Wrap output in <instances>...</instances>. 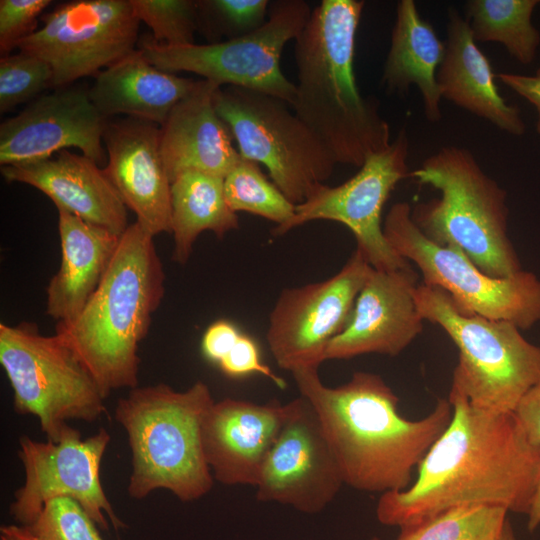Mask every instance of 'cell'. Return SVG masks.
I'll return each instance as SVG.
<instances>
[{"mask_svg":"<svg viewBox=\"0 0 540 540\" xmlns=\"http://www.w3.org/2000/svg\"><path fill=\"white\" fill-rule=\"evenodd\" d=\"M452 418L417 467L415 481L382 493L377 519L399 528L445 510L492 505L526 514L540 473V447L513 413L478 408L451 385Z\"/></svg>","mask_w":540,"mask_h":540,"instance_id":"cell-1","label":"cell"},{"mask_svg":"<svg viewBox=\"0 0 540 540\" xmlns=\"http://www.w3.org/2000/svg\"><path fill=\"white\" fill-rule=\"evenodd\" d=\"M300 396L315 409L344 484L366 492L401 491L448 426L447 398L418 420L403 417L399 398L375 373L358 371L337 387L323 384L318 369L291 372Z\"/></svg>","mask_w":540,"mask_h":540,"instance_id":"cell-2","label":"cell"},{"mask_svg":"<svg viewBox=\"0 0 540 540\" xmlns=\"http://www.w3.org/2000/svg\"><path fill=\"white\" fill-rule=\"evenodd\" d=\"M365 2L322 0L294 40V113L337 164L361 167L391 143L374 99L361 95L354 73L355 40Z\"/></svg>","mask_w":540,"mask_h":540,"instance_id":"cell-3","label":"cell"},{"mask_svg":"<svg viewBox=\"0 0 540 540\" xmlns=\"http://www.w3.org/2000/svg\"><path fill=\"white\" fill-rule=\"evenodd\" d=\"M153 236L129 225L96 291L57 334L88 368L105 399L138 387L139 345L165 294V272Z\"/></svg>","mask_w":540,"mask_h":540,"instance_id":"cell-4","label":"cell"},{"mask_svg":"<svg viewBox=\"0 0 540 540\" xmlns=\"http://www.w3.org/2000/svg\"><path fill=\"white\" fill-rule=\"evenodd\" d=\"M214 402L202 381L184 391L164 383L136 387L118 400L114 416L127 433L132 458L130 497L143 499L166 489L190 502L212 489L201 431Z\"/></svg>","mask_w":540,"mask_h":540,"instance_id":"cell-5","label":"cell"},{"mask_svg":"<svg viewBox=\"0 0 540 540\" xmlns=\"http://www.w3.org/2000/svg\"><path fill=\"white\" fill-rule=\"evenodd\" d=\"M409 177L440 193L411 211L426 237L459 248L491 277L504 278L522 270L508 235L506 191L483 171L471 151L442 147Z\"/></svg>","mask_w":540,"mask_h":540,"instance_id":"cell-6","label":"cell"},{"mask_svg":"<svg viewBox=\"0 0 540 540\" xmlns=\"http://www.w3.org/2000/svg\"><path fill=\"white\" fill-rule=\"evenodd\" d=\"M415 301L424 321L441 327L458 348L452 385L478 408L513 413L540 381V346L511 322L461 312L438 287L419 284Z\"/></svg>","mask_w":540,"mask_h":540,"instance_id":"cell-7","label":"cell"},{"mask_svg":"<svg viewBox=\"0 0 540 540\" xmlns=\"http://www.w3.org/2000/svg\"><path fill=\"white\" fill-rule=\"evenodd\" d=\"M0 363L15 411L37 417L48 440L57 442L68 420L94 422L106 412L96 380L57 334L42 335L27 322L1 323Z\"/></svg>","mask_w":540,"mask_h":540,"instance_id":"cell-8","label":"cell"},{"mask_svg":"<svg viewBox=\"0 0 540 540\" xmlns=\"http://www.w3.org/2000/svg\"><path fill=\"white\" fill-rule=\"evenodd\" d=\"M214 105L239 155L265 166L271 181L294 205L333 174L337 163L332 155L285 101L224 86L215 91Z\"/></svg>","mask_w":540,"mask_h":540,"instance_id":"cell-9","label":"cell"},{"mask_svg":"<svg viewBox=\"0 0 540 540\" xmlns=\"http://www.w3.org/2000/svg\"><path fill=\"white\" fill-rule=\"evenodd\" d=\"M407 202L392 205L383 232L396 253L413 263L423 284L445 291L465 313L515 324L521 330L540 321V278L521 271L504 278L480 270L457 247L443 246L426 237L411 216Z\"/></svg>","mask_w":540,"mask_h":540,"instance_id":"cell-10","label":"cell"},{"mask_svg":"<svg viewBox=\"0 0 540 540\" xmlns=\"http://www.w3.org/2000/svg\"><path fill=\"white\" fill-rule=\"evenodd\" d=\"M311 12L304 0H277L270 3L266 23L249 35L216 43L179 46L146 37L139 49L148 62L160 70L194 73L219 87L258 91L291 106L296 86L282 72L281 54L286 44L302 32Z\"/></svg>","mask_w":540,"mask_h":540,"instance_id":"cell-11","label":"cell"},{"mask_svg":"<svg viewBox=\"0 0 540 540\" xmlns=\"http://www.w3.org/2000/svg\"><path fill=\"white\" fill-rule=\"evenodd\" d=\"M42 27L16 48L47 62L52 87L99 73L135 49L140 21L130 0H74L41 16Z\"/></svg>","mask_w":540,"mask_h":540,"instance_id":"cell-12","label":"cell"},{"mask_svg":"<svg viewBox=\"0 0 540 540\" xmlns=\"http://www.w3.org/2000/svg\"><path fill=\"white\" fill-rule=\"evenodd\" d=\"M409 140L401 130L389 146L369 155L359 171L338 186L318 185L307 199L295 206L293 217L274 227L275 236L315 220L345 225L359 249L376 270L390 271L409 264L388 243L383 232L382 211L391 192L409 177Z\"/></svg>","mask_w":540,"mask_h":540,"instance_id":"cell-13","label":"cell"},{"mask_svg":"<svg viewBox=\"0 0 540 540\" xmlns=\"http://www.w3.org/2000/svg\"><path fill=\"white\" fill-rule=\"evenodd\" d=\"M110 434L100 428L82 439L80 432L67 425L57 442L19 438L18 457L25 480L14 493L10 515L23 526L30 525L47 501L56 497L76 500L102 530L126 527L104 492L100 479L103 455Z\"/></svg>","mask_w":540,"mask_h":540,"instance_id":"cell-14","label":"cell"},{"mask_svg":"<svg viewBox=\"0 0 540 540\" xmlns=\"http://www.w3.org/2000/svg\"><path fill=\"white\" fill-rule=\"evenodd\" d=\"M372 270L356 248L328 279L280 293L269 315L266 341L281 369L319 368L330 342L346 327Z\"/></svg>","mask_w":540,"mask_h":540,"instance_id":"cell-15","label":"cell"},{"mask_svg":"<svg viewBox=\"0 0 540 540\" xmlns=\"http://www.w3.org/2000/svg\"><path fill=\"white\" fill-rule=\"evenodd\" d=\"M286 408L283 426L261 470L256 498L316 514L344 482L313 406L300 396Z\"/></svg>","mask_w":540,"mask_h":540,"instance_id":"cell-16","label":"cell"},{"mask_svg":"<svg viewBox=\"0 0 540 540\" xmlns=\"http://www.w3.org/2000/svg\"><path fill=\"white\" fill-rule=\"evenodd\" d=\"M107 123L88 92L56 89L1 123L0 164L39 160L69 147L79 148L98 165L105 164L103 133Z\"/></svg>","mask_w":540,"mask_h":540,"instance_id":"cell-17","label":"cell"},{"mask_svg":"<svg viewBox=\"0 0 540 540\" xmlns=\"http://www.w3.org/2000/svg\"><path fill=\"white\" fill-rule=\"evenodd\" d=\"M418 285L411 263L390 271L373 268L346 327L330 342L325 360L371 353L394 357L404 351L424 327L415 301Z\"/></svg>","mask_w":540,"mask_h":540,"instance_id":"cell-18","label":"cell"},{"mask_svg":"<svg viewBox=\"0 0 540 540\" xmlns=\"http://www.w3.org/2000/svg\"><path fill=\"white\" fill-rule=\"evenodd\" d=\"M103 168L136 222L155 237L171 232V182L160 153V126L127 117L108 122Z\"/></svg>","mask_w":540,"mask_h":540,"instance_id":"cell-19","label":"cell"},{"mask_svg":"<svg viewBox=\"0 0 540 540\" xmlns=\"http://www.w3.org/2000/svg\"><path fill=\"white\" fill-rule=\"evenodd\" d=\"M286 404L225 398L214 402L202 423V446L215 480L258 484L261 470L286 418Z\"/></svg>","mask_w":540,"mask_h":540,"instance_id":"cell-20","label":"cell"},{"mask_svg":"<svg viewBox=\"0 0 540 540\" xmlns=\"http://www.w3.org/2000/svg\"><path fill=\"white\" fill-rule=\"evenodd\" d=\"M8 182L25 183L48 196L57 209L121 236L128 228L127 207L103 169L68 149L50 157L1 166Z\"/></svg>","mask_w":540,"mask_h":540,"instance_id":"cell-21","label":"cell"},{"mask_svg":"<svg viewBox=\"0 0 540 540\" xmlns=\"http://www.w3.org/2000/svg\"><path fill=\"white\" fill-rule=\"evenodd\" d=\"M218 88L197 80L160 126V153L170 182L189 170L224 178L240 159L231 131L215 109Z\"/></svg>","mask_w":540,"mask_h":540,"instance_id":"cell-22","label":"cell"},{"mask_svg":"<svg viewBox=\"0 0 540 540\" xmlns=\"http://www.w3.org/2000/svg\"><path fill=\"white\" fill-rule=\"evenodd\" d=\"M492 65L477 46L466 18L448 11L447 38L437 82L442 98L514 136L525 133L520 109L501 96Z\"/></svg>","mask_w":540,"mask_h":540,"instance_id":"cell-23","label":"cell"},{"mask_svg":"<svg viewBox=\"0 0 540 540\" xmlns=\"http://www.w3.org/2000/svg\"><path fill=\"white\" fill-rule=\"evenodd\" d=\"M58 210L61 262L47 287L46 313L57 323L74 320L103 279L121 236Z\"/></svg>","mask_w":540,"mask_h":540,"instance_id":"cell-24","label":"cell"},{"mask_svg":"<svg viewBox=\"0 0 540 540\" xmlns=\"http://www.w3.org/2000/svg\"><path fill=\"white\" fill-rule=\"evenodd\" d=\"M196 84L192 78L158 69L137 49L101 70L88 94L105 118L125 114L161 126Z\"/></svg>","mask_w":540,"mask_h":540,"instance_id":"cell-25","label":"cell"},{"mask_svg":"<svg viewBox=\"0 0 540 540\" xmlns=\"http://www.w3.org/2000/svg\"><path fill=\"white\" fill-rule=\"evenodd\" d=\"M445 52L430 22L423 19L413 0H400L391 32L390 47L381 82L390 94L404 95L415 85L421 95L425 117L442 118L437 71Z\"/></svg>","mask_w":540,"mask_h":540,"instance_id":"cell-26","label":"cell"},{"mask_svg":"<svg viewBox=\"0 0 540 540\" xmlns=\"http://www.w3.org/2000/svg\"><path fill=\"white\" fill-rule=\"evenodd\" d=\"M238 228V215L225 197L224 178L189 170L173 179L170 233L174 240V262L187 263L202 232L211 231L221 239Z\"/></svg>","mask_w":540,"mask_h":540,"instance_id":"cell-27","label":"cell"},{"mask_svg":"<svg viewBox=\"0 0 540 540\" xmlns=\"http://www.w3.org/2000/svg\"><path fill=\"white\" fill-rule=\"evenodd\" d=\"M538 0H469L466 20L476 42H496L516 61L531 64L540 46V32L532 24Z\"/></svg>","mask_w":540,"mask_h":540,"instance_id":"cell-28","label":"cell"},{"mask_svg":"<svg viewBox=\"0 0 540 540\" xmlns=\"http://www.w3.org/2000/svg\"><path fill=\"white\" fill-rule=\"evenodd\" d=\"M507 513L492 505L454 507L400 528L397 540H501Z\"/></svg>","mask_w":540,"mask_h":540,"instance_id":"cell-29","label":"cell"},{"mask_svg":"<svg viewBox=\"0 0 540 540\" xmlns=\"http://www.w3.org/2000/svg\"><path fill=\"white\" fill-rule=\"evenodd\" d=\"M224 193L234 212H247L276 224H286L295 206L261 171L258 163L242 158L224 177Z\"/></svg>","mask_w":540,"mask_h":540,"instance_id":"cell-30","label":"cell"},{"mask_svg":"<svg viewBox=\"0 0 540 540\" xmlns=\"http://www.w3.org/2000/svg\"><path fill=\"white\" fill-rule=\"evenodd\" d=\"M268 0L196 1L198 31L216 43L249 35L268 19Z\"/></svg>","mask_w":540,"mask_h":540,"instance_id":"cell-31","label":"cell"},{"mask_svg":"<svg viewBox=\"0 0 540 540\" xmlns=\"http://www.w3.org/2000/svg\"><path fill=\"white\" fill-rule=\"evenodd\" d=\"M139 21L152 30L158 43L179 46L194 43L198 31L196 1L192 0H130Z\"/></svg>","mask_w":540,"mask_h":540,"instance_id":"cell-32","label":"cell"},{"mask_svg":"<svg viewBox=\"0 0 540 540\" xmlns=\"http://www.w3.org/2000/svg\"><path fill=\"white\" fill-rule=\"evenodd\" d=\"M52 70L47 62L19 51L0 59V112L30 101L52 87Z\"/></svg>","mask_w":540,"mask_h":540,"instance_id":"cell-33","label":"cell"},{"mask_svg":"<svg viewBox=\"0 0 540 540\" xmlns=\"http://www.w3.org/2000/svg\"><path fill=\"white\" fill-rule=\"evenodd\" d=\"M26 527L40 540H104L94 520L70 497L47 501Z\"/></svg>","mask_w":540,"mask_h":540,"instance_id":"cell-34","label":"cell"},{"mask_svg":"<svg viewBox=\"0 0 540 540\" xmlns=\"http://www.w3.org/2000/svg\"><path fill=\"white\" fill-rule=\"evenodd\" d=\"M50 0H1L0 1V52L9 55L19 41L34 33L37 18Z\"/></svg>","mask_w":540,"mask_h":540,"instance_id":"cell-35","label":"cell"},{"mask_svg":"<svg viewBox=\"0 0 540 540\" xmlns=\"http://www.w3.org/2000/svg\"><path fill=\"white\" fill-rule=\"evenodd\" d=\"M218 365L222 372L230 377L239 378L257 373L270 379L281 389L286 387V382L262 362L255 340L243 332Z\"/></svg>","mask_w":540,"mask_h":540,"instance_id":"cell-36","label":"cell"},{"mask_svg":"<svg viewBox=\"0 0 540 540\" xmlns=\"http://www.w3.org/2000/svg\"><path fill=\"white\" fill-rule=\"evenodd\" d=\"M240 334L241 331L230 321L213 322L202 337L201 348L204 356L218 364Z\"/></svg>","mask_w":540,"mask_h":540,"instance_id":"cell-37","label":"cell"},{"mask_svg":"<svg viewBox=\"0 0 540 540\" xmlns=\"http://www.w3.org/2000/svg\"><path fill=\"white\" fill-rule=\"evenodd\" d=\"M513 414L529 442L540 447V381L523 395Z\"/></svg>","mask_w":540,"mask_h":540,"instance_id":"cell-38","label":"cell"},{"mask_svg":"<svg viewBox=\"0 0 540 540\" xmlns=\"http://www.w3.org/2000/svg\"><path fill=\"white\" fill-rule=\"evenodd\" d=\"M497 78L535 108L536 131L540 135V66L532 75L503 72L499 73Z\"/></svg>","mask_w":540,"mask_h":540,"instance_id":"cell-39","label":"cell"},{"mask_svg":"<svg viewBox=\"0 0 540 540\" xmlns=\"http://www.w3.org/2000/svg\"><path fill=\"white\" fill-rule=\"evenodd\" d=\"M526 515L527 529L532 532L540 526V473Z\"/></svg>","mask_w":540,"mask_h":540,"instance_id":"cell-40","label":"cell"},{"mask_svg":"<svg viewBox=\"0 0 540 540\" xmlns=\"http://www.w3.org/2000/svg\"><path fill=\"white\" fill-rule=\"evenodd\" d=\"M0 540H40L26 526L9 524L0 527Z\"/></svg>","mask_w":540,"mask_h":540,"instance_id":"cell-41","label":"cell"},{"mask_svg":"<svg viewBox=\"0 0 540 540\" xmlns=\"http://www.w3.org/2000/svg\"><path fill=\"white\" fill-rule=\"evenodd\" d=\"M501 540H517L510 521L507 519Z\"/></svg>","mask_w":540,"mask_h":540,"instance_id":"cell-42","label":"cell"},{"mask_svg":"<svg viewBox=\"0 0 540 540\" xmlns=\"http://www.w3.org/2000/svg\"><path fill=\"white\" fill-rule=\"evenodd\" d=\"M371 540H380V539H378L377 537H374V538H372Z\"/></svg>","mask_w":540,"mask_h":540,"instance_id":"cell-43","label":"cell"}]
</instances>
